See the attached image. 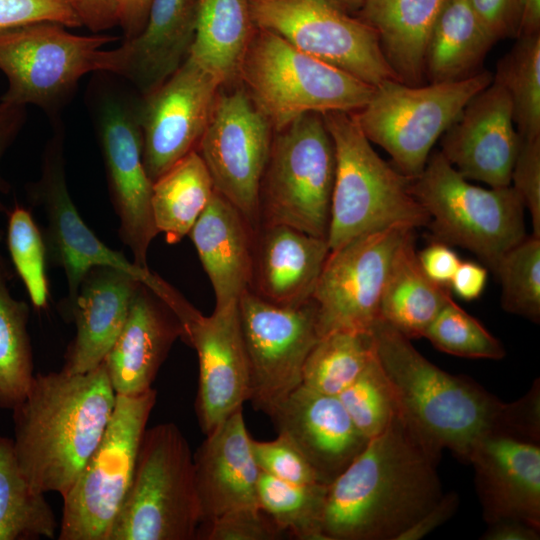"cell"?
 Masks as SVG:
<instances>
[{
  "mask_svg": "<svg viewBox=\"0 0 540 540\" xmlns=\"http://www.w3.org/2000/svg\"><path fill=\"white\" fill-rule=\"evenodd\" d=\"M375 355L393 392L403 424L438 463L450 450L468 463L491 434L540 440V383L520 399L503 402L465 376L450 374L422 356L405 337L378 319L371 329Z\"/></svg>",
  "mask_w": 540,
  "mask_h": 540,
  "instance_id": "obj_1",
  "label": "cell"
},
{
  "mask_svg": "<svg viewBox=\"0 0 540 540\" xmlns=\"http://www.w3.org/2000/svg\"><path fill=\"white\" fill-rule=\"evenodd\" d=\"M436 465L397 414L327 485L324 540H397L444 494Z\"/></svg>",
  "mask_w": 540,
  "mask_h": 540,
  "instance_id": "obj_2",
  "label": "cell"
},
{
  "mask_svg": "<svg viewBox=\"0 0 540 540\" xmlns=\"http://www.w3.org/2000/svg\"><path fill=\"white\" fill-rule=\"evenodd\" d=\"M116 393L104 363L86 372L34 375L13 413V447L29 484L62 497L76 481L111 418Z\"/></svg>",
  "mask_w": 540,
  "mask_h": 540,
  "instance_id": "obj_3",
  "label": "cell"
},
{
  "mask_svg": "<svg viewBox=\"0 0 540 540\" xmlns=\"http://www.w3.org/2000/svg\"><path fill=\"white\" fill-rule=\"evenodd\" d=\"M322 116L335 150L330 251L372 231L427 226L429 216L411 191V178L376 153L353 113Z\"/></svg>",
  "mask_w": 540,
  "mask_h": 540,
  "instance_id": "obj_4",
  "label": "cell"
},
{
  "mask_svg": "<svg viewBox=\"0 0 540 540\" xmlns=\"http://www.w3.org/2000/svg\"><path fill=\"white\" fill-rule=\"evenodd\" d=\"M238 77L274 131L310 112H356L367 103L375 88L258 27L243 56Z\"/></svg>",
  "mask_w": 540,
  "mask_h": 540,
  "instance_id": "obj_5",
  "label": "cell"
},
{
  "mask_svg": "<svg viewBox=\"0 0 540 540\" xmlns=\"http://www.w3.org/2000/svg\"><path fill=\"white\" fill-rule=\"evenodd\" d=\"M411 191L429 216L434 240L473 252L490 270L527 236L525 207L511 185H473L440 151L411 179Z\"/></svg>",
  "mask_w": 540,
  "mask_h": 540,
  "instance_id": "obj_6",
  "label": "cell"
},
{
  "mask_svg": "<svg viewBox=\"0 0 540 540\" xmlns=\"http://www.w3.org/2000/svg\"><path fill=\"white\" fill-rule=\"evenodd\" d=\"M200 524L194 461L174 423L146 429L108 540H192Z\"/></svg>",
  "mask_w": 540,
  "mask_h": 540,
  "instance_id": "obj_7",
  "label": "cell"
},
{
  "mask_svg": "<svg viewBox=\"0 0 540 540\" xmlns=\"http://www.w3.org/2000/svg\"><path fill=\"white\" fill-rule=\"evenodd\" d=\"M274 132L259 188L260 226L286 225L327 239L335 150L323 116L306 113Z\"/></svg>",
  "mask_w": 540,
  "mask_h": 540,
  "instance_id": "obj_8",
  "label": "cell"
},
{
  "mask_svg": "<svg viewBox=\"0 0 540 540\" xmlns=\"http://www.w3.org/2000/svg\"><path fill=\"white\" fill-rule=\"evenodd\" d=\"M492 80L489 71L424 86L385 80L352 113L367 139L382 147L393 165L413 179L423 171L435 142Z\"/></svg>",
  "mask_w": 540,
  "mask_h": 540,
  "instance_id": "obj_9",
  "label": "cell"
},
{
  "mask_svg": "<svg viewBox=\"0 0 540 540\" xmlns=\"http://www.w3.org/2000/svg\"><path fill=\"white\" fill-rule=\"evenodd\" d=\"M156 397L153 388L137 395H116L100 441L62 497L60 540H108L128 492Z\"/></svg>",
  "mask_w": 540,
  "mask_h": 540,
  "instance_id": "obj_10",
  "label": "cell"
},
{
  "mask_svg": "<svg viewBox=\"0 0 540 540\" xmlns=\"http://www.w3.org/2000/svg\"><path fill=\"white\" fill-rule=\"evenodd\" d=\"M118 38L82 36L54 22L0 30V70L8 88L1 100L32 104L57 116L87 73L97 72L102 48Z\"/></svg>",
  "mask_w": 540,
  "mask_h": 540,
  "instance_id": "obj_11",
  "label": "cell"
},
{
  "mask_svg": "<svg viewBox=\"0 0 540 540\" xmlns=\"http://www.w3.org/2000/svg\"><path fill=\"white\" fill-rule=\"evenodd\" d=\"M249 7L256 27L373 87L400 80L375 30L337 0H249Z\"/></svg>",
  "mask_w": 540,
  "mask_h": 540,
  "instance_id": "obj_12",
  "label": "cell"
},
{
  "mask_svg": "<svg viewBox=\"0 0 540 540\" xmlns=\"http://www.w3.org/2000/svg\"><path fill=\"white\" fill-rule=\"evenodd\" d=\"M139 103L116 86L103 84L93 98V116L120 239L133 263L147 269L148 250L158 231L151 206L153 182L143 162Z\"/></svg>",
  "mask_w": 540,
  "mask_h": 540,
  "instance_id": "obj_13",
  "label": "cell"
},
{
  "mask_svg": "<svg viewBox=\"0 0 540 540\" xmlns=\"http://www.w3.org/2000/svg\"><path fill=\"white\" fill-rule=\"evenodd\" d=\"M250 375L249 401L267 415L301 385L305 360L320 336L313 299L294 307L250 290L238 302Z\"/></svg>",
  "mask_w": 540,
  "mask_h": 540,
  "instance_id": "obj_14",
  "label": "cell"
},
{
  "mask_svg": "<svg viewBox=\"0 0 540 540\" xmlns=\"http://www.w3.org/2000/svg\"><path fill=\"white\" fill-rule=\"evenodd\" d=\"M273 128L245 89L217 94L197 152L214 189L257 231L259 188L268 161Z\"/></svg>",
  "mask_w": 540,
  "mask_h": 540,
  "instance_id": "obj_15",
  "label": "cell"
},
{
  "mask_svg": "<svg viewBox=\"0 0 540 540\" xmlns=\"http://www.w3.org/2000/svg\"><path fill=\"white\" fill-rule=\"evenodd\" d=\"M412 228L392 226L360 235L329 252L312 299L319 336L334 331H371L392 257Z\"/></svg>",
  "mask_w": 540,
  "mask_h": 540,
  "instance_id": "obj_16",
  "label": "cell"
},
{
  "mask_svg": "<svg viewBox=\"0 0 540 540\" xmlns=\"http://www.w3.org/2000/svg\"><path fill=\"white\" fill-rule=\"evenodd\" d=\"M29 192L34 203L43 209L47 220L43 234L47 258L65 273L67 296L62 303L63 312L74 302L85 275L96 266L123 270L149 289L156 287L159 276L104 244L78 213L66 181L64 136L59 125L46 143L40 178Z\"/></svg>",
  "mask_w": 540,
  "mask_h": 540,
  "instance_id": "obj_17",
  "label": "cell"
},
{
  "mask_svg": "<svg viewBox=\"0 0 540 540\" xmlns=\"http://www.w3.org/2000/svg\"><path fill=\"white\" fill-rule=\"evenodd\" d=\"M221 86L188 55L165 82L142 96L143 162L152 182L197 150Z\"/></svg>",
  "mask_w": 540,
  "mask_h": 540,
  "instance_id": "obj_18",
  "label": "cell"
},
{
  "mask_svg": "<svg viewBox=\"0 0 540 540\" xmlns=\"http://www.w3.org/2000/svg\"><path fill=\"white\" fill-rule=\"evenodd\" d=\"M182 327L183 340L198 356L195 410L206 435L242 409L250 396L249 366L238 303L214 308L209 316L195 309Z\"/></svg>",
  "mask_w": 540,
  "mask_h": 540,
  "instance_id": "obj_19",
  "label": "cell"
},
{
  "mask_svg": "<svg viewBox=\"0 0 540 540\" xmlns=\"http://www.w3.org/2000/svg\"><path fill=\"white\" fill-rule=\"evenodd\" d=\"M441 137L440 152L463 177L490 187L511 184L521 137L499 83L492 80L472 97Z\"/></svg>",
  "mask_w": 540,
  "mask_h": 540,
  "instance_id": "obj_20",
  "label": "cell"
},
{
  "mask_svg": "<svg viewBox=\"0 0 540 540\" xmlns=\"http://www.w3.org/2000/svg\"><path fill=\"white\" fill-rule=\"evenodd\" d=\"M196 4L197 0H152L143 29L113 49H102L97 72L123 77L142 96L155 90L190 53Z\"/></svg>",
  "mask_w": 540,
  "mask_h": 540,
  "instance_id": "obj_21",
  "label": "cell"
},
{
  "mask_svg": "<svg viewBox=\"0 0 540 540\" xmlns=\"http://www.w3.org/2000/svg\"><path fill=\"white\" fill-rule=\"evenodd\" d=\"M487 524L504 520L540 529V445L491 434L474 447L469 462Z\"/></svg>",
  "mask_w": 540,
  "mask_h": 540,
  "instance_id": "obj_22",
  "label": "cell"
},
{
  "mask_svg": "<svg viewBox=\"0 0 540 540\" xmlns=\"http://www.w3.org/2000/svg\"><path fill=\"white\" fill-rule=\"evenodd\" d=\"M270 417L278 433L286 435L297 446L326 485L368 442L338 396L322 394L302 385L290 393Z\"/></svg>",
  "mask_w": 540,
  "mask_h": 540,
  "instance_id": "obj_23",
  "label": "cell"
},
{
  "mask_svg": "<svg viewBox=\"0 0 540 540\" xmlns=\"http://www.w3.org/2000/svg\"><path fill=\"white\" fill-rule=\"evenodd\" d=\"M193 461L199 527L231 512L260 508V470L252 454L242 409L206 434Z\"/></svg>",
  "mask_w": 540,
  "mask_h": 540,
  "instance_id": "obj_24",
  "label": "cell"
},
{
  "mask_svg": "<svg viewBox=\"0 0 540 540\" xmlns=\"http://www.w3.org/2000/svg\"><path fill=\"white\" fill-rule=\"evenodd\" d=\"M172 310L140 282L125 324L103 363L116 395L149 390L172 345L183 338Z\"/></svg>",
  "mask_w": 540,
  "mask_h": 540,
  "instance_id": "obj_25",
  "label": "cell"
},
{
  "mask_svg": "<svg viewBox=\"0 0 540 540\" xmlns=\"http://www.w3.org/2000/svg\"><path fill=\"white\" fill-rule=\"evenodd\" d=\"M139 283L132 274L110 266L88 271L64 312L76 327L64 356V371L86 373L104 361L125 324Z\"/></svg>",
  "mask_w": 540,
  "mask_h": 540,
  "instance_id": "obj_26",
  "label": "cell"
},
{
  "mask_svg": "<svg viewBox=\"0 0 540 540\" xmlns=\"http://www.w3.org/2000/svg\"><path fill=\"white\" fill-rule=\"evenodd\" d=\"M329 252L327 239L286 225H262L249 290L277 306H299L312 299Z\"/></svg>",
  "mask_w": 540,
  "mask_h": 540,
  "instance_id": "obj_27",
  "label": "cell"
},
{
  "mask_svg": "<svg viewBox=\"0 0 540 540\" xmlns=\"http://www.w3.org/2000/svg\"><path fill=\"white\" fill-rule=\"evenodd\" d=\"M256 230L214 190L188 233L215 296V308L237 304L250 288Z\"/></svg>",
  "mask_w": 540,
  "mask_h": 540,
  "instance_id": "obj_28",
  "label": "cell"
},
{
  "mask_svg": "<svg viewBox=\"0 0 540 540\" xmlns=\"http://www.w3.org/2000/svg\"><path fill=\"white\" fill-rule=\"evenodd\" d=\"M443 0H361L358 17L377 33L400 81L419 85L426 42Z\"/></svg>",
  "mask_w": 540,
  "mask_h": 540,
  "instance_id": "obj_29",
  "label": "cell"
},
{
  "mask_svg": "<svg viewBox=\"0 0 540 540\" xmlns=\"http://www.w3.org/2000/svg\"><path fill=\"white\" fill-rule=\"evenodd\" d=\"M450 298L448 287L435 283L423 271L414 230H410L392 257L379 319L408 339L420 338Z\"/></svg>",
  "mask_w": 540,
  "mask_h": 540,
  "instance_id": "obj_30",
  "label": "cell"
},
{
  "mask_svg": "<svg viewBox=\"0 0 540 540\" xmlns=\"http://www.w3.org/2000/svg\"><path fill=\"white\" fill-rule=\"evenodd\" d=\"M496 41L466 0H443L426 42L424 75L430 83L468 78Z\"/></svg>",
  "mask_w": 540,
  "mask_h": 540,
  "instance_id": "obj_31",
  "label": "cell"
},
{
  "mask_svg": "<svg viewBox=\"0 0 540 540\" xmlns=\"http://www.w3.org/2000/svg\"><path fill=\"white\" fill-rule=\"evenodd\" d=\"M249 0H197L195 37L189 56L221 84L238 77L256 30Z\"/></svg>",
  "mask_w": 540,
  "mask_h": 540,
  "instance_id": "obj_32",
  "label": "cell"
},
{
  "mask_svg": "<svg viewBox=\"0 0 540 540\" xmlns=\"http://www.w3.org/2000/svg\"><path fill=\"white\" fill-rule=\"evenodd\" d=\"M203 159L190 152L153 182L151 206L155 227L169 244L180 242L193 227L214 193Z\"/></svg>",
  "mask_w": 540,
  "mask_h": 540,
  "instance_id": "obj_33",
  "label": "cell"
},
{
  "mask_svg": "<svg viewBox=\"0 0 540 540\" xmlns=\"http://www.w3.org/2000/svg\"><path fill=\"white\" fill-rule=\"evenodd\" d=\"M22 473L13 441L0 436V540L54 538L55 514Z\"/></svg>",
  "mask_w": 540,
  "mask_h": 540,
  "instance_id": "obj_34",
  "label": "cell"
},
{
  "mask_svg": "<svg viewBox=\"0 0 540 540\" xmlns=\"http://www.w3.org/2000/svg\"><path fill=\"white\" fill-rule=\"evenodd\" d=\"M9 277L4 260H0V409L6 410L24 398L35 375L29 307L11 295Z\"/></svg>",
  "mask_w": 540,
  "mask_h": 540,
  "instance_id": "obj_35",
  "label": "cell"
},
{
  "mask_svg": "<svg viewBox=\"0 0 540 540\" xmlns=\"http://www.w3.org/2000/svg\"><path fill=\"white\" fill-rule=\"evenodd\" d=\"M375 354L371 331H334L321 336L308 354L301 385L338 396L364 370Z\"/></svg>",
  "mask_w": 540,
  "mask_h": 540,
  "instance_id": "obj_36",
  "label": "cell"
},
{
  "mask_svg": "<svg viewBox=\"0 0 540 540\" xmlns=\"http://www.w3.org/2000/svg\"><path fill=\"white\" fill-rule=\"evenodd\" d=\"M326 491V484H294L261 471L258 477L259 507L284 534L300 540H324Z\"/></svg>",
  "mask_w": 540,
  "mask_h": 540,
  "instance_id": "obj_37",
  "label": "cell"
},
{
  "mask_svg": "<svg viewBox=\"0 0 540 540\" xmlns=\"http://www.w3.org/2000/svg\"><path fill=\"white\" fill-rule=\"evenodd\" d=\"M493 80L508 93L522 139L540 137V33L518 36L497 63Z\"/></svg>",
  "mask_w": 540,
  "mask_h": 540,
  "instance_id": "obj_38",
  "label": "cell"
},
{
  "mask_svg": "<svg viewBox=\"0 0 540 540\" xmlns=\"http://www.w3.org/2000/svg\"><path fill=\"white\" fill-rule=\"evenodd\" d=\"M492 271L501 282L502 308L539 323L540 237L526 236L503 254Z\"/></svg>",
  "mask_w": 540,
  "mask_h": 540,
  "instance_id": "obj_39",
  "label": "cell"
},
{
  "mask_svg": "<svg viewBox=\"0 0 540 540\" xmlns=\"http://www.w3.org/2000/svg\"><path fill=\"white\" fill-rule=\"evenodd\" d=\"M439 351L472 359L500 360L502 343L452 297L426 329L424 336Z\"/></svg>",
  "mask_w": 540,
  "mask_h": 540,
  "instance_id": "obj_40",
  "label": "cell"
},
{
  "mask_svg": "<svg viewBox=\"0 0 540 540\" xmlns=\"http://www.w3.org/2000/svg\"><path fill=\"white\" fill-rule=\"evenodd\" d=\"M338 398L368 440L383 433L398 414L393 392L375 354Z\"/></svg>",
  "mask_w": 540,
  "mask_h": 540,
  "instance_id": "obj_41",
  "label": "cell"
},
{
  "mask_svg": "<svg viewBox=\"0 0 540 540\" xmlns=\"http://www.w3.org/2000/svg\"><path fill=\"white\" fill-rule=\"evenodd\" d=\"M7 245L32 305L44 309L49 298L45 240L31 212L22 206H15L8 215Z\"/></svg>",
  "mask_w": 540,
  "mask_h": 540,
  "instance_id": "obj_42",
  "label": "cell"
},
{
  "mask_svg": "<svg viewBox=\"0 0 540 540\" xmlns=\"http://www.w3.org/2000/svg\"><path fill=\"white\" fill-rule=\"evenodd\" d=\"M251 450L261 472L294 484H324L302 452L282 433L271 441L251 438Z\"/></svg>",
  "mask_w": 540,
  "mask_h": 540,
  "instance_id": "obj_43",
  "label": "cell"
},
{
  "mask_svg": "<svg viewBox=\"0 0 540 540\" xmlns=\"http://www.w3.org/2000/svg\"><path fill=\"white\" fill-rule=\"evenodd\" d=\"M284 533L261 509H243L225 514L198 528L196 539L274 540Z\"/></svg>",
  "mask_w": 540,
  "mask_h": 540,
  "instance_id": "obj_44",
  "label": "cell"
},
{
  "mask_svg": "<svg viewBox=\"0 0 540 540\" xmlns=\"http://www.w3.org/2000/svg\"><path fill=\"white\" fill-rule=\"evenodd\" d=\"M39 22L82 26L67 0H0V30Z\"/></svg>",
  "mask_w": 540,
  "mask_h": 540,
  "instance_id": "obj_45",
  "label": "cell"
},
{
  "mask_svg": "<svg viewBox=\"0 0 540 540\" xmlns=\"http://www.w3.org/2000/svg\"><path fill=\"white\" fill-rule=\"evenodd\" d=\"M510 185L530 213L532 234L540 237V137L530 140L521 138Z\"/></svg>",
  "mask_w": 540,
  "mask_h": 540,
  "instance_id": "obj_46",
  "label": "cell"
},
{
  "mask_svg": "<svg viewBox=\"0 0 540 540\" xmlns=\"http://www.w3.org/2000/svg\"><path fill=\"white\" fill-rule=\"evenodd\" d=\"M485 28L498 41L517 36V0H466Z\"/></svg>",
  "mask_w": 540,
  "mask_h": 540,
  "instance_id": "obj_47",
  "label": "cell"
},
{
  "mask_svg": "<svg viewBox=\"0 0 540 540\" xmlns=\"http://www.w3.org/2000/svg\"><path fill=\"white\" fill-rule=\"evenodd\" d=\"M418 259L425 274L435 283L445 287H449L461 263L450 245L436 240L418 253Z\"/></svg>",
  "mask_w": 540,
  "mask_h": 540,
  "instance_id": "obj_48",
  "label": "cell"
},
{
  "mask_svg": "<svg viewBox=\"0 0 540 540\" xmlns=\"http://www.w3.org/2000/svg\"><path fill=\"white\" fill-rule=\"evenodd\" d=\"M81 25L94 33L118 25L121 0H67Z\"/></svg>",
  "mask_w": 540,
  "mask_h": 540,
  "instance_id": "obj_49",
  "label": "cell"
},
{
  "mask_svg": "<svg viewBox=\"0 0 540 540\" xmlns=\"http://www.w3.org/2000/svg\"><path fill=\"white\" fill-rule=\"evenodd\" d=\"M459 497L455 492L442 497L426 511L414 524L405 530L397 540H419L444 524L456 512Z\"/></svg>",
  "mask_w": 540,
  "mask_h": 540,
  "instance_id": "obj_50",
  "label": "cell"
},
{
  "mask_svg": "<svg viewBox=\"0 0 540 540\" xmlns=\"http://www.w3.org/2000/svg\"><path fill=\"white\" fill-rule=\"evenodd\" d=\"M487 277V268L484 266L471 261H461L449 287L462 300L472 301L483 293Z\"/></svg>",
  "mask_w": 540,
  "mask_h": 540,
  "instance_id": "obj_51",
  "label": "cell"
},
{
  "mask_svg": "<svg viewBox=\"0 0 540 540\" xmlns=\"http://www.w3.org/2000/svg\"><path fill=\"white\" fill-rule=\"evenodd\" d=\"M25 106L9 103L0 99V163L1 160L12 144L25 121ZM3 183L0 176V193ZM0 211L2 204L0 201ZM2 233L0 231V242ZM0 260H4L0 253Z\"/></svg>",
  "mask_w": 540,
  "mask_h": 540,
  "instance_id": "obj_52",
  "label": "cell"
},
{
  "mask_svg": "<svg viewBox=\"0 0 540 540\" xmlns=\"http://www.w3.org/2000/svg\"><path fill=\"white\" fill-rule=\"evenodd\" d=\"M152 0H121L118 25L124 39L136 36L144 27Z\"/></svg>",
  "mask_w": 540,
  "mask_h": 540,
  "instance_id": "obj_53",
  "label": "cell"
},
{
  "mask_svg": "<svg viewBox=\"0 0 540 540\" xmlns=\"http://www.w3.org/2000/svg\"><path fill=\"white\" fill-rule=\"evenodd\" d=\"M540 529L517 520H504L489 524L482 540H538Z\"/></svg>",
  "mask_w": 540,
  "mask_h": 540,
  "instance_id": "obj_54",
  "label": "cell"
},
{
  "mask_svg": "<svg viewBox=\"0 0 540 540\" xmlns=\"http://www.w3.org/2000/svg\"><path fill=\"white\" fill-rule=\"evenodd\" d=\"M518 36L540 33V0H517Z\"/></svg>",
  "mask_w": 540,
  "mask_h": 540,
  "instance_id": "obj_55",
  "label": "cell"
},
{
  "mask_svg": "<svg viewBox=\"0 0 540 540\" xmlns=\"http://www.w3.org/2000/svg\"><path fill=\"white\" fill-rule=\"evenodd\" d=\"M339 1L348 11H357L359 5L356 0H337Z\"/></svg>",
  "mask_w": 540,
  "mask_h": 540,
  "instance_id": "obj_56",
  "label": "cell"
},
{
  "mask_svg": "<svg viewBox=\"0 0 540 540\" xmlns=\"http://www.w3.org/2000/svg\"><path fill=\"white\" fill-rule=\"evenodd\" d=\"M356 1H357L358 5L360 6L361 0H356Z\"/></svg>",
  "mask_w": 540,
  "mask_h": 540,
  "instance_id": "obj_57",
  "label": "cell"
}]
</instances>
